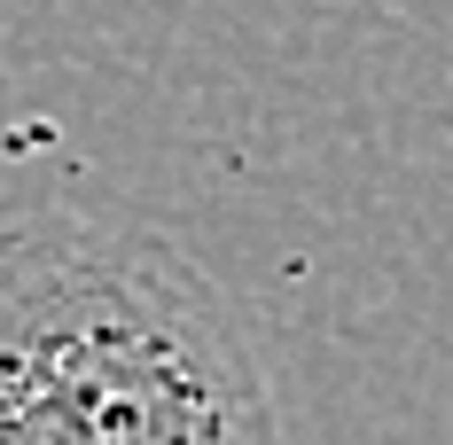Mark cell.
<instances>
[{
	"instance_id": "6da1fadb",
	"label": "cell",
	"mask_w": 453,
	"mask_h": 445,
	"mask_svg": "<svg viewBox=\"0 0 453 445\" xmlns=\"http://www.w3.org/2000/svg\"><path fill=\"white\" fill-rule=\"evenodd\" d=\"M0 445H281L266 359L188 250L0 219Z\"/></svg>"
}]
</instances>
